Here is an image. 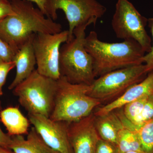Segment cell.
Masks as SVG:
<instances>
[{
    "label": "cell",
    "instance_id": "cell-1",
    "mask_svg": "<svg viewBox=\"0 0 153 153\" xmlns=\"http://www.w3.org/2000/svg\"><path fill=\"white\" fill-rule=\"evenodd\" d=\"M10 1L15 14L0 21V37L16 53L36 33L56 34L63 31L61 24L46 16L33 3Z\"/></svg>",
    "mask_w": 153,
    "mask_h": 153
},
{
    "label": "cell",
    "instance_id": "cell-2",
    "mask_svg": "<svg viewBox=\"0 0 153 153\" xmlns=\"http://www.w3.org/2000/svg\"><path fill=\"white\" fill-rule=\"evenodd\" d=\"M85 47L93 60L96 78L114 70L143 64V57L146 54L133 40L105 42L99 39L95 31H91L86 36Z\"/></svg>",
    "mask_w": 153,
    "mask_h": 153
},
{
    "label": "cell",
    "instance_id": "cell-3",
    "mask_svg": "<svg viewBox=\"0 0 153 153\" xmlns=\"http://www.w3.org/2000/svg\"><path fill=\"white\" fill-rule=\"evenodd\" d=\"M57 81L54 108L49 117L52 120L75 122L101 106L99 100L88 94L89 85L71 83L63 76Z\"/></svg>",
    "mask_w": 153,
    "mask_h": 153
},
{
    "label": "cell",
    "instance_id": "cell-4",
    "mask_svg": "<svg viewBox=\"0 0 153 153\" xmlns=\"http://www.w3.org/2000/svg\"><path fill=\"white\" fill-rule=\"evenodd\" d=\"M89 25L85 24L75 28L73 38L60 48V75L74 84L90 85L96 78L93 60L85 47V31Z\"/></svg>",
    "mask_w": 153,
    "mask_h": 153
},
{
    "label": "cell",
    "instance_id": "cell-5",
    "mask_svg": "<svg viewBox=\"0 0 153 153\" xmlns=\"http://www.w3.org/2000/svg\"><path fill=\"white\" fill-rule=\"evenodd\" d=\"M57 80L40 74L35 69L13 89V94L28 114L49 118L54 108Z\"/></svg>",
    "mask_w": 153,
    "mask_h": 153
},
{
    "label": "cell",
    "instance_id": "cell-6",
    "mask_svg": "<svg viewBox=\"0 0 153 153\" xmlns=\"http://www.w3.org/2000/svg\"><path fill=\"white\" fill-rule=\"evenodd\" d=\"M148 73L144 63L111 71L95 78L88 94L99 100L101 105L108 104L143 80Z\"/></svg>",
    "mask_w": 153,
    "mask_h": 153
},
{
    "label": "cell",
    "instance_id": "cell-7",
    "mask_svg": "<svg viewBox=\"0 0 153 153\" xmlns=\"http://www.w3.org/2000/svg\"><path fill=\"white\" fill-rule=\"evenodd\" d=\"M59 10L64 12L68 22V41L74 37L75 28L85 24L94 26L106 8L97 0H47V17L56 21Z\"/></svg>",
    "mask_w": 153,
    "mask_h": 153
},
{
    "label": "cell",
    "instance_id": "cell-8",
    "mask_svg": "<svg viewBox=\"0 0 153 153\" xmlns=\"http://www.w3.org/2000/svg\"><path fill=\"white\" fill-rule=\"evenodd\" d=\"M148 19L142 16L128 0H117L111 20V26L117 38L131 39L140 45L146 53L152 48V40L146 27Z\"/></svg>",
    "mask_w": 153,
    "mask_h": 153
},
{
    "label": "cell",
    "instance_id": "cell-9",
    "mask_svg": "<svg viewBox=\"0 0 153 153\" xmlns=\"http://www.w3.org/2000/svg\"><path fill=\"white\" fill-rule=\"evenodd\" d=\"M68 30L56 34L38 33L33 40V46L38 73L57 80L60 76L59 55L61 45L68 41Z\"/></svg>",
    "mask_w": 153,
    "mask_h": 153
},
{
    "label": "cell",
    "instance_id": "cell-10",
    "mask_svg": "<svg viewBox=\"0 0 153 153\" xmlns=\"http://www.w3.org/2000/svg\"><path fill=\"white\" fill-rule=\"evenodd\" d=\"M28 116L30 123L49 146L59 153H73L68 137V123L41 115Z\"/></svg>",
    "mask_w": 153,
    "mask_h": 153
},
{
    "label": "cell",
    "instance_id": "cell-11",
    "mask_svg": "<svg viewBox=\"0 0 153 153\" xmlns=\"http://www.w3.org/2000/svg\"><path fill=\"white\" fill-rule=\"evenodd\" d=\"M93 112L75 122L68 123V134L73 153H94L100 138L94 125Z\"/></svg>",
    "mask_w": 153,
    "mask_h": 153
},
{
    "label": "cell",
    "instance_id": "cell-12",
    "mask_svg": "<svg viewBox=\"0 0 153 153\" xmlns=\"http://www.w3.org/2000/svg\"><path fill=\"white\" fill-rule=\"evenodd\" d=\"M153 94V71L148 73L143 80L128 88L122 95L108 104L97 108L93 114L95 116L103 115L123 107L125 105Z\"/></svg>",
    "mask_w": 153,
    "mask_h": 153
},
{
    "label": "cell",
    "instance_id": "cell-13",
    "mask_svg": "<svg viewBox=\"0 0 153 153\" xmlns=\"http://www.w3.org/2000/svg\"><path fill=\"white\" fill-rule=\"evenodd\" d=\"M34 36L16 53L13 61L16 64V72L15 78L9 86L10 90H13L35 70L36 60L33 46Z\"/></svg>",
    "mask_w": 153,
    "mask_h": 153
},
{
    "label": "cell",
    "instance_id": "cell-14",
    "mask_svg": "<svg viewBox=\"0 0 153 153\" xmlns=\"http://www.w3.org/2000/svg\"><path fill=\"white\" fill-rule=\"evenodd\" d=\"M94 116V125L100 138L117 145L119 132L124 126L122 108L106 114Z\"/></svg>",
    "mask_w": 153,
    "mask_h": 153
},
{
    "label": "cell",
    "instance_id": "cell-15",
    "mask_svg": "<svg viewBox=\"0 0 153 153\" xmlns=\"http://www.w3.org/2000/svg\"><path fill=\"white\" fill-rule=\"evenodd\" d=\"M11 138L9 148L15 153H59L45 143L33 127L29 131L27 139L23 135L13 136Z\"/></svg>",
    "mask_w": 153,
    "mask_h": 153
},
{
    "label": "cell",
    "instance_id": "cell-16",
    "mask_svg": "<svg viewBox=\"0 0 153 153\" xmlns=\"http://www.w3.org/2000/svg\"><path fill=\"white\" fill-rule=\"evenodd\" d=\"M0 120L11 137L27 134L30 122L17 107H9L0 111Z\"/></svg>",
    "mask_w": 153,
    "mask_h": 153
},
{
    "label": "cell",
    "instance_id": "cell-17",
    "mask_svg": "<svg viewBox=\"0 0 153 153\" xmlns=\"http://www.w3.org/2000/svg\"><path fill=\"white\" fill-rule=\"evenodd\" d=\"M124 126L118 133L117 146L119 153L130 151H143L137 128L131 126L124 119Z\"/></svg>",
    "mask_w": 153,
    "mask_h": 153
},
{
    "label": "cell",
    "instance_id": "cell-18",
    "mask_svg": "<svg viewBox=\"0 0 153 153\" xmlns=\"http://www.w3.org/2000/svg\"><path fill=\"white\" fill-rule=\"evenodd\" d=\"M143 151L145 153H153V120L137 130Z\"/></svg>",
    "mask_w": 153,
    "mask_h": 153
},
{
    "label": "cell",
    "instance_id": "cell-19",
    "mask_svg": "<svg viewBox=\"0 0 153 153\" xmlns=\"http://www.w3.org/2000/svg\"><path fill=\"white\" fill-rule=\"evenodd\" d=\"M149 96H146L136 100L125 105L122 108L124 115L131 123L132 124L142 112L143 108Z\"/></svg>",
    "mask_w": 153,
    "mask_h": 153
},
{
    "label": "cell",
    "instance_id": "cell-20",
    "mask_svg": "<svg viewBox=\"0 0 153 153\" xmlns=\"http://www.w3.org/2000/svg\"><path fill=\"white\" fill-rule=\"evenodd\" d=\"M153 120V94L148 97L143 108L142 111L133 123L135 126L138 128L145 123Z\"/></svg>",
    "mask_w": 153,
    "mask_h": 153
},
{
    "label": "cell",
    "instance_id": "cell-21",
    "mask_svg": "<svg viewBox=\"0 0 153 153\" xmlns=\"http://www.w3.org/2000/svg\"><path fill=\"white\" fill-rule=\"evenodd\" d=\"M16 67L14 61L7 62L0 58V97L3 94V86L6 82L8 74L11 70Z\"/></svg>",
    "mask_w": 153,
    "mask_h": 153
},
{
    "label": "cell",
    "instance_id": "cell-22",
    "mask_svg": "<svg viewBox=\"0 0 153 153\" xmlns=\"http://www.w3.org/2000/svg\"><path fill=\"white\" fill-rule=\"evenodd\" d=\"M94 153H119L117 145L100 139L97 143Z\"/></svg>",
    "mask_w": 153,
    "mask_h": 153
},
{
    "label": "cell",
    "instance_id": "cell-23",
    "mask_svg": "<svg viewBox=\"0 0 153 153\" xmlns=\"http://www.w3.org/2000/svg\"><path fill=\"white\" fill-rule=\"evenodd\" d=\"M16 52L0 37V58L7 62L13 61Z\"/></svg>",
    "mask_w": 153,
    "mask_h": 153
},
{
    "label": "cell",
    "instance_id": "cell-24",
    "mask_svg": "<svg viewBox=\"0 0 153 153\" xmlns=\"http://www.w3.org/2000/svg\"><path fill=\"white\" fill-rule=\"evenodd\" d=\"M148 24L152 37L153 44H152V50L149 53H146L143 57V63L146 66L148 72L153 71V17L148 19Z\"/></svg>",
    "mask_w": 153,
    "mask_h": 153
},
{
    "label": "cell",
    "instance_id": "cell-25",
    "mask_svg": "<svg viewBox=\"0 0 153 153\" xmlns=\"http://www.w3.org/2000/svg\"><path fill=\"white\" fill-rule=\"evenodd\" d=\"M14 14L15 12L10 1L0 0V21Z\"/></svg>",
    "mask_w": 153,
    "mask_h": 153
},
{
    "label": "cell",
    "instance_id": "cell-26",
    "mask_svg": "<svg viewBox=\"0 0 153 153\" xmlns=\"http://www.w3.org/2000/svg\"><path fill=\"white\" fill-rule=\"evenodd\" d=\"M1 110V106H0V111ZM12 138L8 134H6L2 130L0 127V146L9 148L10 145Z\"/></svg>",
    "mask_w": 153,
    "mask_h": 153
},
{
    "label": "cell",
    "instance_id": "cell-27",
    "mask_svg": "<svg viewBox=\"0 0 153 153\" xmlns=\"http://www.w3.org/2000/svg\"><path fill=\"white\" fill-rule=\"evenodd\" d=\"M10 1L13 0H9ZM23 1H28L32 3H35L37 5L38 8L47 17V11H46V3L47 0H23Z\"/></svg>",
    "mask_w": 153,
    "mask_h": 153
},
{
    "label": "cell",
    "instance_id": "cell-28",
    "mask_svg": "<svg viewBox=\"0 0 153 153\" xmlns=\"http://www.w3.org/2000/svg\"><path fill=\"white\" fill-rule=\"evenodd\" d=\"M0 153H15L10 148L0 146Z\"/></svg>",
    "mask_w": 153,
    "mask_h": 153
},
{
    "label": "cell",
    "instance_id": "cell-29",
    "mask_svg": "<svg viewBox=\"0 0 153 153\" xmlns=\"http://www.w3.org/2000/svg\"><path fill=\"white\" fill-rule=\"evenodd\" d=\"M125 153H145L143 151H133L127 152Z\"/></svg>",
    "mask_w": 153,
    "mask_h": 153
},
{
    "label": "cell",
    "instance_id": "cell-30",
    "mask_svg": "<svg viewBox=\"0 0 153 153\" xmlns=\"http://www.w3.org/2000/svg\"><path fill=\"white\" fill-rule=\"evenodd\" d=\"M0 106H1V101H0Z\"/></svg>",
    "mask_w": 153,
    "mask_h": 153
}]
</instances>
